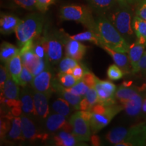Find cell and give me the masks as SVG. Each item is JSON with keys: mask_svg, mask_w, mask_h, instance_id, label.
Segmentation results:
<instances>
[{"mask_svg": "<svg viewBox=\"0 0 146 146\" xmlns=\"http://www.w3.org/2000/svg\"><path fill=\"white\" fill-rule=\"evenodd\" d=\"M68 90L72 92V94L76 96H79L81 97H84L86 95L87 91L90 89L88 85L84 82L83 80H80V81H77L75 85H73L72 87L68 88Z\"/></svg>", "mask_w": 146, "mask_h": 146, "instance_id": "cell-35", "label": "cell"}, {"mask_svg": "<svg viewBox=\"0 0 146 146\" xmlns=\"http://www.w3.org/2000/svg\"><path fill=\"white\" fill-rule=\"evenodd\" d=\"M54 143L58 146H75L80 145L81 141H78L72 133L66 131H60L54 137Z\"/></svg>", "mask_w": 146, "mask_h": 146, "instance_id": "cell-23", "label": "cell"}, {"mask_svg": "<svg viewBox=\"0 0 146 146\" xmlns=\"http://www.w3.org/2000/svg\"><path fill=\"white\" fill-rule=\"evenodd\" d=\"M143 97L139 93L123 104L124 110L128 116L130 117H137L141 114Z\"/></svg>", "mask_w": 146, "mask_h": 146, "instance_id": "cell-20", "label": "cell"}, {"mask_svg": "<svg viewBox=\"0 0 146 146\" xmlns=\"http://www.w3.org/2000/svg\"><path fill=\"white\" fill-rule=\"evenodd\" d=\"M140 91H139L137 87H133V85L127 87L121 85L116 89L115 96H116V99H117L121 104H123L124 103L131 100Z\"/></svg>", "mask_w": 146, "mask_h": 146, "instance_id": "cell-26", "label": "cell"}, {"mask_svg": "<svg viewBox=\"0 0 146 146\" xmlns=\"http://www.w3.org/2000/svg\"><path fill=\"white\" fill-rule=\"evenodd\" d=\"M67 39L68 40L66 43V56L78 61L81 60L87 52V47L82 44L81 41L68 39V37Z\"/></svg>", "mask_w": 146, "mask_h": 146, "instance_id": "cell-16", "label": "cell"}, {"mask_svg": "<svg viewBox=\"0 0 146 146\" xmlns=\"http://www.w3.org/2000/svg\"><path fill=\"white\" fill-rule=\"evenodd\" d=\"M137 88L140 92H141V91H146V82L145 83H143L141 87H139Z\"/></svg>", "mask_w": 146, "mask_h": 146, "instance_id": "cell-48", "label": "cell"}, {"mask_svg": "<svg viewBox=\"0 0 146 146\" xmlns=\"http://www.w3.org/2000/svg\"><path fill=\"white\" fill-rule=\"evenodd\" d=\"M87 70H88V69H87L85 66L79 63L75 68L73 69L71 74H72V75L74 76V78L78 81L83 78L84 74H85V72H86Z\"/></svg>", "mask_w": 146, "mask_h": 146, "instance_id": "cell-39", "label": "cell"}, {"mask_svg": "<svg viewBox=\"0 0 146 146\" xmlns=\"http://www.w3.org/2000/svg\"><path fill=\"white\" fill-rule=\"evenodd\" d=\"M145 48V45L138 43L137 41L130 44L128 54H129V61H130L131 68H132L131 72L133 74H137V72L139 62L144 54Z\"/></svg>", "mask_w": 146, "mask_h": 146, "instance_id": "cell-17", "label": "cell"}, {"mask_svg": "<svg viewBox=\"0 0 146 146\" xmlns=\"http://www.w3.org/2000/svg\"><path fill=\"white\" fill-rule=\"evenodd\" d=\"M118 3L121 5L122 7H127V2L126 0H117Z\"/></svg>", "mask_w": 146, "mask_h": 146, "instance_id": "cell-47", "label": "cell"}, {"mask_svg": "<svg viewBox=\"0 0 146 146\" xmlns=\"http://www.w3.org/2000/svg\"><path fill=\"white\" fill-rule=\"evenodd\" d=\"M133 28L136 41L146 47V21L136 15L133 20Z\"/></svg>", "mask_w": 146, "mask_h": 146, "instance_id": "cell-24", "label": "cell"}, {"mask_svg": "<svg viewBox=\"0 0 146 146\" xmlns=\"http://www.w3.org/2000/svg\"><path fill=\"white\" fill-rule=\"evenodd\" d=\"M53 80L52 73L50 68H47L40 74L34 76L31 86L34 91L46 94L50 98L53 92H54L52 86Z\"/></svg>", "mask_w": 146, "mask_h": 146, "instance_id": "cell-10", "label": "cell"}, {"mask_svg": "<svg viewBox=\"0 0 146 146\" xmlns=\"http://www.w3.org/2000/svg\"><path fill=\"white\" fill-rule=\"evenodd\" d=\"M93 8L98 12H106L118 2L117 0H87Z\"/></svg>", "mask_w": 146, "mask_h": 146, "instance_id": "cell-31", "label": "cell"}, {"mask_svg": "<svg viewBox=\"0 0 146 146\" xmlns=\"http://www.w3.org/2000/svg\"><path fill=\"white\" fill-rule=\"evenodd\" d=\"M21 118L22 129L25 139L31 141L35 140H41L42 141H44L48 139L49 135L38 130L31 118L24 114L21 115Z\"/></svg>", "mask_w": 146, "mask_h": 146, "instance_id": "cell-11", "label": "cell"}, {"mask_svg": "<svg viewBox=\"0 0 146 146\" xmlns=\"http://www.w3.org/2000/svg\"><path fill=\"white\" fill-rule=\"evenodd\" d=\"M136 15L146 21V0H143L139 3L137 9Z\"/></svg>", "mask_w": 146, "mask_h": 146, "instance_id": "cell-43", "label": "cell"}, {"mask_svg": "<svg viewBox=\"0 0 146 146\" xmlns=\"http://www.w3.org/2000/svg\"><path fill=\"white\" fill-rule=\"evenodd\" d=\"M69 123L72 126V133L78 141L83 142L89 141L91 140L92 132L89 122L82 116L80 110L70 116Z\"/></svg>", "mask_w": 146, "mask_h": 146, "instance_id": "cell-7", "label": "cell"}, {"mask_svg": "<svg viewBox=\"0 0 146 146\" xmlns=\"http://www.w3.org/2000/svg\"><path fill=\"white\" fill-rule=\"evenodd\" d=\"M91 141L93 145L95 146H99L101 144V141H100V138L99 136L96 135V134H93L91 137Z\"/></svg>", "mask_w": 146, "mask_h": 146, "instance_id": "cell-45", "label": "cell"}, {"mask_svg": "<svg viewBox=\"0 0 146 146\" xmlns=\"http://www.w3.org/2000/svg\"><path fill=\"white\" fill-rule=\"evenodd\" d=\"M79 64V61L70 57H66L60 60L59 64V72L72 73V71Z\"/></svg>", "mask_w": 146, "mask_h": 146, "instance_id": "cell-32", "label": "cell"}, {"mask_svg": "<svg viewBox=\"0 0 146 146\" xmlns=\"http://www.w3.org/2000/svg\"><path fill=\"white\" fill-rule=\"evenodd\" d=\"M98 103V97L96 89V88H90L86 95L81 100L80 103V110H91V108Z\"/></svg>", "mask_w": 146, "mask_h": 146, "instance_id": "cell-27", "label": "cell"}, {"mask_svg": "<svg viewBox=\"0 0 146 146\" xmlns=\"http://www.w3.org/2000/svg\"><path fill=\"white\" fill-rule=\"evenodd\" d=\"M111 138L117 146L146 145V122L129 128L118 127L111 131Z\"/></svg>", "mask_w": 146, "mask_h": 146, "instance_id": "cell-1", "label": "cell"}, {"mask_svg": "<svg viewBox=\"0 0 146 146\" xmlns=\"http://www.w3.org/2000/svg\"><path fill=\"white\" fill-rule=\"evenodd\" d=\"M100 47H102L112 57L115 64L118 66L123 70L125 74H129L131 72L132 68L129 61V56H127L126 53L115 51L104 44L100 45Z\"/></svg>", "mask_w": 146, "mask_h": 146, "instance_id": "cell-15", "label": "cell"}, {"mask_svg": "<svg viewBox=\"0 0 146 146\" xmlns=\"http://www.w3.org/2000/svg\"><path fill=\"white\" fill-rule=\"evenodd\" d=\"M98 97V103L106 106L116 104V86L109 81H101L97 77L95 86Z\"/></svg>", "mask_w": 146, "mask_h": 146, "instance_id": "cell-9", "label": "cell"}, {"mask_svg": "<svg viewBox=\"0 0 146 146\" xmlns=\"http://www.w3.org/2000/svg\"><path fill=\"white\" fill-rule=\"evenodd\" d=\"M33 51L35 54L39 58H41V59H47L46 51H45V46L41 41V37H39L37 41H35Z\"/></svg>", "mask_w": 146, "mask_h": 146, "instance_id": "cell-38", "label": "cell"}, {"mask_svg": "<svg viewBox=\"0 0 146 146\" xmlns=\"http://www.w3.org/2000/svg\"><path fill=\"white\" fill-rule=\"evenodd\" d=\"M137 73H141L143 75H146V52H144L139 62Z\"/></svg>", "mask_w": 146, "mask_h": 146, "instance_id": "cell-44", "label": "cell"}, {"mask_svg": "<svg viewBox=\"0 0 146 146\" xmlns=\"http://www.w3.org/2000/svg\"><path fill=\"white\" fill-rule=\"evenodd\" d=\"M44 18L40 14H29L21 20L15 31L19 47L23 46L27 42L39 37L43 31Z\"/></svg>", "mask_w": 146, "mask_h": 146, "instance_id": "cell-3", "label": "cell"}, {"mask_svg": "<svg viewBox=\"0 0 146 146\" xmlns=\"http://www.w3.org/2000/svg\"><path fill=\"white\" fill-rule=\"evenodd\" d=\"M97 77L94 75V73L90 72L89 70L84 74L82 80L89 87V88H95L96 83Z\"/></svg>", "mask_w": 146, "mask_h": 146, "instance_id": "cell-41", "label": "cell"}, {"mask_svg": "<svg viewBox=\"0 0 146 146\" xmlns=\"http://www.w3.org/2000/svg\"><path fill=\"white\" fill-rule=\"evenodd\" d=\"M21 20L12 14H2L0 18V31L3 35H10L15 32Z\"/></svg>", "mask_w": 146, "mask_h": 146, "instance_id": "cell-19", "label": "cell"}, {"mask_svg": "<svg viewBox=\"0 0 146 146\" xmlns=\"http://www.w3.org/2000/svg\"><path fill=\"white\" fill-rule=\"evenodd\" d=\"M20 54L21 56L23 66L27 67L29 70L32 71L39 60V58L35 54L33 49L20 53Z\"/></svg>", "mask_w": 146, "mask_h": 146, "instance_id": "cell-30", "label": "cell"}, {"mask_svg": "<svg viewBox=\"0 0 146 146\" xmlns=\"http://www.w3.org/2000/svg\"><path fill=\"white\" fill-rule=\"evenodd\" d=\"M123 70L116 64H112L107 70V76L110 80L117 81L122 78L125 75Z\"/></svg>", "mask_w": 146, "mask_h": 146, "instance_id": "cell-36", "label": "cell"}, {"mask_svg": "<svg viewBox=\"0 0 146 146\" xmlns=\"http://www.w3.org/2000/svg\"><path fill=\"white\" fill-rule=\"evenodd\" d=\"M126 1H127V3H132L133 2H134V1H135V0H126Z\"/></svg>", "mask_w": 146, "mask_h": 146, "instance_id": "cell-49", "label": "cell"}, {"mask_svg": "<svg viewBox=\"0 0 146 146\" xmlns=\"http://www.w3.org/2000/svg\"><path fill=\"white\" fill-rule=\"evenodd\" d=\"M60 17L62 21H71L81 23L89 30L98 33L96 21L93 16L91 8L86 5H64L60 9Z\"/></svg>", "mask_w": 146, "mask_h": 146, "instance_id": "cell-4", "label": "cell"}, {"mask_svg": "<svg viewBox=\"0 0 146 146\" xmlns=\"http://www.w3.org/2000/svg\"><path fill=\"white\" fill-rule=\"evenodd\" d=\"M5 139L10 141H24L21 116H13L11 119L10 127Z\"/></svg>", "mask_w": 146, "mask_h": 146, "instance_id": "cell-21", "label": "cell"}, {"mask_svg": "<svg viewBox=\"0 0 146 146\" xmlns=\"http://www.w3.org/2000/svg\"><path fill=\"white\" fill-rule=\"evenodd\" d=\"M145 122H146V121H145Z\"/></svg>", "mask_w": 146, "mask_h": 146, "instance_id": "cell-50", "label": "cell"}, {"mask_svg": "<svg viewBox=\"0 0 146 146\" xmlns=\"http://www.w3.org/2000/svg\"><path fill=\"white\" fill-rule=\"evenodd\" d=\"M22 112L27 116H36L33 94L28 89L24 88L20 94Z\"/></svg>", "mask_w": 146, "mask_h": 146, "instance_id": "cell-18", "label": "cell"}, {"mask_svg": "<svg viewBox=\"0 0 146 146\" xmlns=\"http://www.w3.org/2000/svg\"><path fill=\"white\" fill-rule=\"evenodd\" d=\"M124 110L123 104L106 106L96 104L91 110L92 116L89 121L92 134H96L110 123L118 113Z\"/></svg>", "mask_w": 146, "mask_h": 146, "instance_id": "cell-5", "label": "cell"}, {"mask_svg": "<svg viewBox=\"0 0 146 146\" xmlns=\"http://www.w3.org/2000/svg\"><path fill=\"white\" fill-rule=\"evenodd\" d=\"M33 94L36 116L41 119H45L50 114L49 99L50 98L46 94L36 91H34Z\"/></svg>", "mask_w": 146, "mask_h": 146, "instance_id": "cell-14", "label": "cell"}, {"mask_svg": "<svg viewBox=\"0 0 146 146\" xmlns=\"http://www.w3.org/2000/svg\"><path fill=\"white\" fill-rule=\"evenodd\" d=\"M5 66L8 69L11 77L18 84L20 74H21L23 67L21 56L20 53L14 56L12 58H11L6 63H5Z\"/></svg>", "mask_w": 146, "mask_h": 146, "instance_id": "cell-22", "label": "cell"}, {"mask_svg": "<svg viewBox=\"0 0 146 146\" xmlns=\"http://www.w3.org/2000/svg\"><path fill=\"white\" fill-rule=\"evenodd\" d=\"M52 86L54 92H56L60 98L66 100L74 110H80V103L82 100L81 96L72 94L68 90V88L64 87L59 81H57L54 78L53 80Z\"/></svg>", "mask_w": 146, "mask_h": 146, "instance_id": "cell-13", "label": "cell"}, {"mask_svg": "<svg viewBox=\"0 0 146 146\" xmlns=\"http://www.w3.org/2000/svg\"><path fill=\"white\" fill-rule=\"evenodd\" d=\"M56 0H36V8L41 13H45L49 7L55 2Z\"/></svg>", "mask_w": 146, "mask_h": 146, "instance_id": "cell-40", "label": "cell"}, {"mask_svg": "<svg viewBox=\"0 0 146 146\" xmlns=\"http://www.w3.org/2000/svg\"><path fill=\"white\" fill-rule=\"evenodd\" d=\"M70 106L71 105L66 100L62 98H59L53 102L52 108L54 112L67 117L71 112Z\"/></svg>", "mask_w": 146, "mask_h": 146, "instance_id": "cell-29", "label": "cell"}, {"mask_svg": "<svg viewBox=\"0 0 146 146\" xmlns=\"http://www.w3.org/2000/svg\"><path fill=\"white\" fill-rule=\"evenodd\" d=\"M66 35V36L68 39H71L73 40H76L78 41H89L91 43H94L98 46H100L102 43V39L100 35L98 33H96L92 31H87L80 33L74 35Z\"/></svg>", "mask_w": 146, "mask_h": 146, "instance_id": "cell-25", "label": "cell"}, {"mask_svg": "<svg viewBox=\"0 0 146 146\" xmlns=\"http://www.w3.org/2000/svg\"><path fill=\"white\" fill-rule=\"evenodd\" d=\"M142 115L146 117V94L143 97V102H142V107H141V112Z\"/></svg>", "mask_w": 146, "mask_h": 146, "instance_id": "cell-46", "label": "cell"}, {"mask_svg": "<svg viewBox=\"0 0 146 146\" xmlns=\"http://www.w3.org/2000/svg\"><path fill=\"white\" fill-rule=\"evenodd\" d=\"M58 80L64 87L70 88L77 83V80L70 73H62L58 74Z\"/></svg>", "mask_w": 146, "mask_h": 146, "instance_id": "cell-33", "label": "cell"}, {"mask_svg": "<svg viewBox=\"0 0 146 146\" xmlns=\"http://www.w3.org/2000/svg\"><path fill=\"white\" fill-rule=\"evenodd\" d=\"M20 52H21V49L18 48L8 42L3 41L1 43V47H0L1 61L4 64L6 63L11 58L19 54Z\"/></svg>", "mask_w": 146, "mask_h": 146, "instance_id": "cell-28", "label": "cell"}, {"mask_svg": "<svg viewBox=\"0 0 146 146\" xmlns=\"http://www.w3.org/2000/svg\"><path fill=\"white\" fill-rule=\"evenodd\" d=\"M34 78V75L33 74L31 71L27 68V67L23 66V70L21 71V74L19 76V81L18 85L25 87L29 83L31 84Z\"/></svg>", "mask_w": 146, "mask_h": 146, "instance_id": "cell-34", "label": "cell"}, {"mask_svg": "<svg viewBox=\"0 0 146 146\" xmlns=\"http://www.w3.org/2000/svg\"><path fill=\"white\" fill-rule=\"evenodd\" d=\"M46 51L47 60L49 62L57 64L62 58V43L57 36L45 34L41 37Z\"/></svg>", "mask_w": 146, "mask_h": 146, "instance_id": "cell-8", "label": "cell"}, {"mask_svg": "<svg viewBox=\"0 0 146 146\" xmlns=\"http://www.w3.org/2000/svg\"><path fill=\"white\" fill-rule=\"evenodd\" d=\"M45 127L50 132H55L60 129L69 133L72 132V126L69 122L66 121V116L56 112L47 116L45 120Z\"/></svg>", "mask_w": 146, "mask_h": 146, "instance_id": "cell-12", "label": "cell"}, {"mask_svg": "<svg viewBox=\"0 0 146 146\" xmlns=\"http://www.w3.org/2000/svg\"><path fill=\"white\" fill-rule=\"evenodd\" d=\"M10 1L15 6L23 8L27 10L32 11L36 9V0H10Z\"/></svg>", "mask_w": 146, "mask_h": 146, "instance_id": "cell-37", "label": "cell"}, {"mask_svg": "<svg viewBox=\"0 0 146 146\" xmlns=\"http://www.w3.org/2000/svg\"><path fill=\"white\" fill-rule=\"evenodd\" d=\"M96 23L98 33L102 39L101 45H106L117 52H129L130 43L118 32L108 18L100 16L97 19Z\"/></svg>", "mask_w": 146, "mask_h": 146, "instance_id": "cell-2", "label": "cell"}, {"mask_svg": "<svg viewBox=\"0 0 146 146\" xmlns=\"http://www.w3.org/2000/svg\"><path fill=\"white\" fill-rule=\"evenodd\" d=\"M108 19L128 43H129L134 39L135 34L133 28L132 18L127 10L117 9L110 14Z\"/></svg>", "mask_w": 146, "mask_h": 146, "instance_id": "cell-6", "label": "cell"}, {"mask_svg": "<svg viewBox=\"0 0 146 146\" xmlns=\"http://www.w3.org/2000/svg\"><path fill=\"white\" fill-rule=\"evenodd\" d=\"M9 75H10V74H9L8 69L5 67V66H3L1 65L0 67V89H1V90H2Z\"/></svg>", "mask_w": 146, "mask_h": 146, "instance_id": "cell-42", "label": "cell"}]
</instances>
